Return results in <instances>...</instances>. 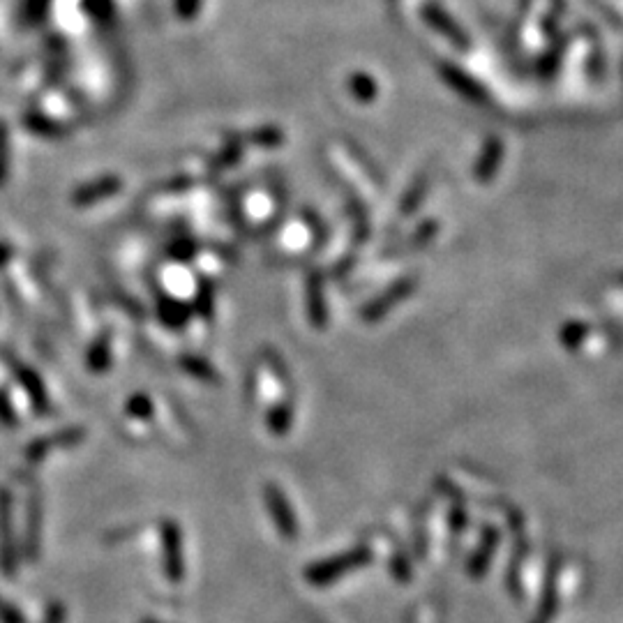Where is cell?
<instances>
[{
    "instance_id": "obj_1",
    "label": "cell",
    "mask_w": 623,
    "mask_h": 623,
    "mask_svg": "<svg viewBox=\"0 0 623 623\" xmlns=\"http://www.w3.org/2000/svg\"><path fill=\"white\" fill-rule=\"evenodd\" d=\"M0 573L5 577L17 575V550L12 536V494L0 487Z\"/></svg>"
},
{
    "instance_id": "obj_4",
    "label": "cell",
    "mask_w": 623,
    "mask_h": 623,
    "mask_svg": "<svg viewBox=\"0 0 623 623\" xmlns=\"http://www.w3.org/2000/svg\"><path fill=\"white\" fill-rule=\"evenodd\" d=\"M47 623H63V607L54 605L47 614Z\"/></svg>"
},
{
    "instance_id": "obj_3",
    "label": "cell",
    "mask_w": 623,
    "mask_h": 623,
    "mask_svg": "<svg viewBox=\"0 0 623 623\" xmlns=\"http://www.w3.org/2000/svg\"><path fill=\"white\" fill-rule=\"evenodd\" d=\"M270 504H273V510H275V517H277V522H280V527H282V531L287 536H291L294 534V520H291V515H289V508H287V504H284V499H282V504H280V492H270Z\"/></svg>"
},
{
    "instance_id": "obj_5",
    "label": "cell",
    "mask_w": 623,
    "mask_h": 623,
    "mask_svg": "<svg viewBox=\"0 0 623 623\" xmlns=\"http://www.w3.org/2000/svg\"><path fill=\"white\" fill-rule=\"evenodd\" d=\"M7 141L3 137V132H0V176H3V167L7 164Z\"/></svg>"
},
{
    "instance_id": "obj_2",
    "label": "cell",
    "mask_w": 623,
    "mask_h": 623,
    "mask_svg": "<svg viewBox=\"0 0 623 623\" xmlns=\"http://www.w3.org/2000/svg\"><path fill=\"white\" fill-rule=\"evenodd\" d=\"M26 554L28 559H37L40 552V531H42V501L37 490L30 492L28 499V527H26Z\"/></svg>"
}]
</instances>
